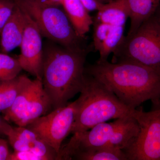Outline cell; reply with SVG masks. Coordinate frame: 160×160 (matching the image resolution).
I'll return each instance as SVG.
<instances>
[{"mask_svg":"<svg viewBox=\"0 0 160 160\" xmlns=\"http://www.w3.org/2000/svg\"><path fill=\"white\" fill-rule=\"evenodd\" d=\"M15 6L13 0H0V32L11 17Z\"/></svg>","mask_w":160,"mask_h":160,"instance_id":"21","label":"cell"},{"mask_svg":"<svg viewBox=\"0 0 160 160\" xmlns=\"http://www.w3.org/2000/svg\"><path fill=\"white\" fill-rule=\"evenodd\" d=\"M122 62L140 64L160 73V24L153 15L130 37H125L113 53L111 62Z\"/></svg>","mask_w":160,"mask_h":160,"instance_id":"6","label":"cell"},{"mask_svg":"<svg viewBox=\"0 0 160 160\" xmlns=\"http://www.w3.org/2000/svg\"><path fill=\"white\" fill-rule=\"evenodd\" d=\"M125 27L112 26L109 34L99 49V58L97 62L102 63L108 61L109 56L118 49L123 42Z\"/></svg>","mask_w":160,"mask_h":160,"instance_id":"18","label":"cell"},{"mask_svg":"<svg viewBox=\"0 0 160 160\" xmlns=\"http://www.w3.org/2000/svg\"><path fill=\"white\" fill-rule=\"evenodd\" d=\"M12 128V126L9 125L8 122L0 116V137H7Z\"/></svg>","mask_w":160,"mask_h":160,"instance_id":"24","label":"cell"},{"mask_svg":"<svg viewBox=\"0 0 160 160\" xmlns=\"http://www.w3.org/2000/svg\"><path fill=\"white\" fill-rule=\"evenodd\" d=\"M72 160H127V158L122 149L102 147L80 152L74 154Z\"/></svg>","mask_w":160,"mask_h":160,"instance_id":"17","label":"cell"},{"mask_svg":"<svg viewBox=\"0 0 160 160\" xmlns=\"http://www.w3.org/2000/svg\"><path fill=\"white\" fill-rule=\"evenodd\" d=\"M85 72L103 83L131 109L149 100H160V73L146 66L107 61L85 68Z\"/></svg>","mask_w":160,"mask_h":160,"instance_id":"1","label":"cell"},{"mask_svg":"<svg viewBox=\"0 0 160 160\" xmlns=\"http://www.w3.org/2000/svg\"><path fill=\"white\" fill-rule=\"evenodd\" d=\"M133 116L139 129L133 142L123 150L127 160H160V100L152 102L150 111L136 109Z\"/></svg>","mask_w":160,"mask_h":160,"instance_id":"7","label":"cell"},{"mask_svg":"<svg viewBox=\"0 0 160 160\" xmlns=\"http://www.w3.org/2000/svg\"><path fill=\"white\" fill-rule=\"evenodd\" d=\"M23 12L25 17V28L19 47L21 53L18 59L22 69L29 72L36 78L42 81L43 59L42 39V35L34 21L29 15Z\"/></svg>","mask_w":160,"mask_h":160,"instance_id":"10","label":"cell"},{"mask_svg":"<svg viewBox=\"0 0 160 160\" xmlns=\"http://www.w3.org/2000/svg\"><path fill=\"white\" fill-rule=\"evenodd\" d=\"M30 79L26 75H19L12 79L0 81V112L3 114L11 107Z\"/></svg>","mask_w":160,"mask_h":160,"instance_id":"16","label":"cell"},{"mask_svg":"<svg viewBox=\"0 0 160 160\" xmlns=\"http://www.w3.org/2000/svg\"><path fill=\"white\" fill-rule=\"evenodd\" d=\"M93 25V46L95 50L98 52L109 34L112 26L94 20Z\"/></svg>","mask_w":160,"mask_h":160,"instance_id":"20","label":"cell"},{"mask_svg":"<svg viewBox=\"0 0 160 160\" xmlns=\"http://www.w3.org/2000/svg\"><path fill=\"white\" fill-rule=\"evenodd\" d=\"M22 70L18 58L4 52H0V81L14 78Z\"/></svg>","mask_w":160,"mask_h":160,"instance_id":"19","label":"cell"},{"mask_svg":"<svg viewBox=\"0 0 160 160\" xmlns=\"http://www.w3.org/2000/svg\"><path fill=\"white\" fill-rule=\"evenodd\" d=\"M139 129L138 124L133 116L100 123L87 131L73 134L68 143L62 146L57 160H72L80 152L102 147L124 150L137 136Z\"/></svg>","mask_w":160,"mask_h":160,"instance_id":"4","label":"cell"},{"mask_svg":"<svg viewBox=\"0 0 160 160\" xmlns=\"http://www.w3.org/2000/svg\"><path fill=\"white\" fill-rule=\"evenodd\" d=\"M153 16L160 24V6H159L157 10L156 11L155 13L153 15Z\"/></svg>","mask_w":160,"mask_h":160,"instance_id":"26","label":"cell"},{"mask_svg":"<svg viewBox=\"0 0 160 160\" xmlns=\"http://www.w3.org/2000/svg\"><path fill=\"white\" fill-rule=\"evenodd\" d=\"M87 50L56 45L43 49L42 82L52 109L66 106L82 87Z\"/></svg>","mask_w":160,"mask_h":160,"instance_id":"2","label":"cell"},{"mask_svg":"<svg viewBox=\"0 0 160 160\" xmlns=\"http://www.w3.org/2000/svg\"><path fill=\"white\" fill-rule=\"evenodd\" d=\"M83 6L88 12L98 11L105 4L101 2L98 0H80Z\"/></svg>","mask_w":160,"mask_h":160,"instance_id":"23","label":"cell"},{"mask_svg":"<svg viewBox=\"0 0 160 160\" xmlns=\"http://www.w3.org/2000/svg\"><path fill=\"white\" fill-rule=\"evenodd\" d=\"M1 139H2V138L0 137V142H1Z\"/></svg>","mask_w":160,"mask_h":160,"instance_id":"28","label":"cell"},{"mask_svg":"<svg viewBox=\"0 0 160 160\" xmlns=\"http://www.w3.org/2000/svg\"><path fill=\"white\" fill-rule=\"evenodd\" d=\"M7 137L14 151H30L47 160H57L56 152L34 132L26 127H12Z\"/></svg>","mask_w":160,"mask_h":160,"instance_id":"11","label":"cell"},{"mask_svg":"<svg viewBox=\"0 0 160 160\" xmlns=\"http://www.w3.org/2000/svg\"><path fill=\"white\" fill-rule=\"evenodd\" d=\"M16 5L29 15L42 35L67 49H86L83 39L78 36L64 9L51 6L41 0H13Z\"/></svg>","mask_w":160,"mask_h":160,"instance_id":"5","label":"cell"},{"mask_svg":"<svg viewBox=\"0 0 160 160\" xmlns=\"http://www.w3.org/2000/svg\"><path fill=\"white\" fill-rule=\"evenodd\" d=\"M43 3L51 6H62L63 0H41Z\"/></svg>","mask_w":160,"mask_h":160,"instance_id":"25","label":"cell"},{"mask_svg":"<svg viewBox=\"0 0 160 160\" xmlns=\"http://www.w3.org/2000/svg\"><path fill=\"white\" fill-rule=\"evenodd\" d=\"M52 108L51 100L42 81L30 79L11 107L3 113V117L18 126L26 127L38 118L48 114Z\"/></svg>","mask_w":160,"mask_h":160,"instance_id":"8","label":"cell"},{"mask_svg":"<svg viewBox=\"0 0 160 160\" xmlns=\"http://www.w3.org/2000/svg\"><path fill=\"white\" fill-rule=\"evenodd\" d=\"M25 25L24 12L16 5L14 11L0 32L2 52L8 53L20 47Z\"/></svg>","mask_w":160,"mask_h":160,"instance_id":"12","label":"cell"},{"mask_svg":"<svg viewBox=\"0 0 160 160\" xmlns=\"http://www.w3.org/2000/svg\"><path fill=\"white\" fill-rule=\"evenodd\" d=\"M62 6L78 36L85 39L93 23L89 12L80 0H63Z\"/></svg>","mask_w":160,"mask_h":160,"instance_id":"13","label":"cell"},{"mask_svg":"<svg viewBox=\"0 0 160 160\" xmlns=\"http://www.w3.org/2000/svg\"><path fill=\"white\" fill-rule=\"evenodd\" d=\"M101 2L103 3V4H106V3H109V2H111L112 0H98Z\"/></svg>","mask_w":160,"mask_h":160,"instance_id":"27","label":"cell"},{"mask_svg":"<svg viewBox=\"0 0 160 160\" xmlns=\"http://www.w3.org/2000/svg\"><path fill=\"white\" fill-rule=\"evenodd\" d=\"M129 12L126 0H112L103 5L93 20L111 26H126Z\"/></svg>","mask_w":160,"mask_h":160,"instance_id":"15","label":"cell"},{"mask_svg":"<svg viewBox=\"0 0 160 160\" xmlns=\"http://www.w3.org/2000/svg\"><path fill=\"white\" fill-rule=\"evenodd\" d=\"M78 107L77 99L66 106L53 109L26 127L34 132L58 154L63 141L71 133Z\"/></svg>","mask_w":160,"mask_h":160,"instance_id":"9","label":"cell"},{"mask_svg":"<svg viewBox=\"0 0 160 160\" xmlns=\"http://www.w3.org/2000/svg\"><path fill=\"white\" fill-rule=\"evenodd\" d=\"M80 93L72 134L87 131L109 120L133 116L136 109L126 106L103 83L85 72Z\"/></svg>","mask_w":160,"mask_h":160,"instance_id":"3","label":"cell"},{"mask_svg":"<svg viewBox=\"0 0 160 160\" xmlns=\"http://www.w3.org/2000/svg\"><path fill=\"white\" fill-rule=\"evenodd\" d=\"M9 160H47L30 151H15L11 153Z\"/></svg>","mask_w":160,"mask_h":160,"instance_id":"22","label":"cell"},{"mask_svg":"<svg viewBox=\"0 0 160 160\" xmlns=\"http://www.w3.org/2000/svg\"><path fill=\"white\" fill-rule=\"evenodd\" d=\"M130 25L126 38L130 37L144 22L152 17L159 6L160 0H126Z\"/></svg>","mask_w":160,"mask_h":160,"instance_id":"14","label":"cell"}]
</instances>
